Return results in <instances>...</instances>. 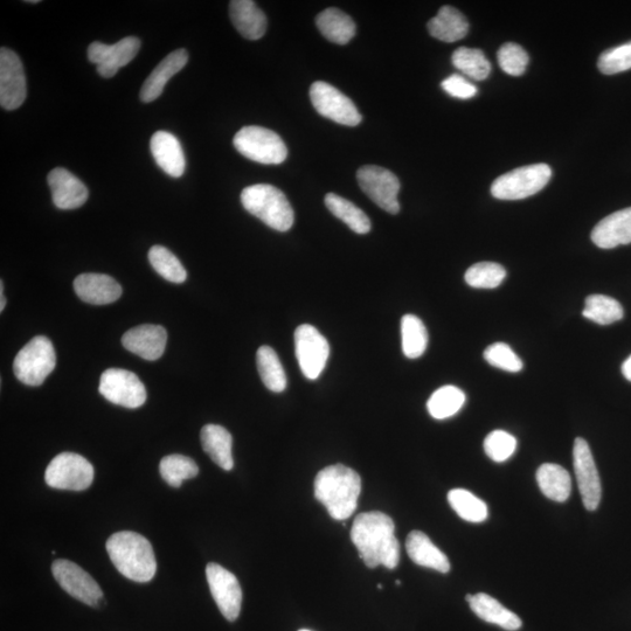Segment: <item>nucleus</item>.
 <instances>
[{"instance_id": "nucleus-1", "label": "nucleus", "mask_w": 631, "mask_h": 631, "mask_svg": "<svg viewBox=\"0 0 631 631\" xmlns=\"http://www.w3.org/2000/svg\"><path fill=\"white\" fill-rule=\"evenodd\" d=\"M394 532L393 519L383 512H364L357 516L351 540L367 567L384 566L393 570L399 565L400 544Z\"/></svg>"}, {"instance_id": "nucleus-2", "label": "nucleus", "mask_w": 631, "mask_h": 631, "mask_svg": "<svg viewBox=\"0 0 631 631\" xmlns=\"http://www.w3.org/2000/svg\"><path fill=\"white\" fill-rule=\"evenodd\" d=\"M362 492V480L355 470L336 464L318 473L315 480V497L336 520H345L356 511Z\"/></svg>"}, {"instance_id": "nucleus-3", "label": "nucleus", "mask_w": 631, "mask_h": 631, "mask_svg": "<svg viewBox=\"0 0 631 631\" xmlns=\"http://www.w3.org/2000/svg\"><path fill=\"white\" fill-rule=\"evenodd\" d=\"M107 552L116 570L136 582H149L157 572L154 549L149 540L136 532L114 533L107 540Z\"/></svg>"}, {"instance_id": "nucleus-4", "label": "nucleus", "mask_w": 631, "mask_h": 631, "mask_svg": "<svg viewBox=\"0 0 631 631\" xmlns=\"http://www.w3.org/2000/svg\"><path fill=\"white\" fill-rule=\"evenodd\" d=\"M245 210L275 231L287 232L294 225L295 214L289 200L277 187L256 184L241 193Z\"/></svg>"}, {"instance_id": "nucleus-5", "label": "nucleus", "mask_w": 631, "mask_h": 631, "mask_svg": "<svg viewBox=\"0 0 631 631\" xmlns=\"http://www.w3.org/2000/svg\"><path fill=\"white\" fill-rule=\"evenodd\" d=\"M57 356L50 339L44 336L34 337L27 343L13 362L18 380L27 386H40L54 371Z\"/></svg>"}, {"instance_id": "nucleus-6", "label": "nucleus", "mask_w": 631, "mask_h": 631, "mask_svg": "<svg viewBox=\"0 0 631 631\" xmlns=\"http://www.w3.org/2000/svg\"><path fill=\"white\" fill-rule=\"evenodd\" d=\"M552 177L547 164L523 166L498 177L491 186V194L499 200H522L542 191Z\"/></svg>"}, {"instance_id": "nucleus-7", "label": "nucleus", "mask_w": 631, "mask_h": 631, "mask_svg": "<svg viewBox=\"0 0 631 631\" xmlns=\"http://www.w3.org/2000/svg\"><path fill=\"white\" fill-rule=\"evenodd\" d=\"M233 144L242 156L251 161L265 164H282L288 157L287 145L274 131L249 126L234 136Z\"/></svg>"}, {"instance_id": "nucleus-8", "label": "nucleus", "mask_w": 631, "mask_h": 631, "mask_svg": "<svg viewBox=\"0 0 631 631\" xmlns=\"http://www.w3.org/2000/svg\"><path fill=\"white\" fill-rule=\"evenodd\" d=\"M45 481L54 489L83 491L94 481V468L81 455L62 453L48 464Z\"/></svg>"}, {"instance_id": "nucleus-9", "label": "nucleus", "mask_w": 631, "mask_h": 631, "mask_svg": "<svg viewBox=\"0 0 631 631\" xmlns=\"http://www.w3.org/2000/svg\"><path fill=\"white\" fill-rule=\"evenodd\" d=\"M310 100L318 114L342 126L356 127L363 120L355 103L327 82L318 81L311 86Z\"/></svg>"}, {"instance_id": "nucleus-10", "label": "nucleus", "mask_w": 631, "mask_h": 631, "mask_svg": "<svg viewBox=\"0 0 631 631\" xmlns=\"http://www.w3.org/2000/svg\"><path fill=\"white\" fill-rule=\"evenodd\" d=\"M360 189L364 191L374 204L391 214L400 211V182L393 172L380 166L366 165L357 172Z\"/></svg>"}, {"instance_id": "nucleus-11", "label": "nucleus", "mask_w": 631, "mask_h": 631, "mask_svg": "<svg viewBox=\"0 0 631 631\" xmlns=\"http://www.w3.org/2000/svg\"><path fill=\"white\" fill-rule=\"evenodd\" d=\"M295 351L304 377L310 380L320 377L330 356L327 338L312 325L302 324L295 331Z\"/></svg>"}, {"instance_id": "nucleus-12", "label": "nucleus", "mask_w": 631, "mask_h": 631, "mask_svg": "<svg viewBox=\"0 0 631 631\" xmlns=\"http://www.w3.org/2000/svg\"><path fill=\"white\" fill-rule=\"evenodd\" d=\"M99 391L115 405L135 409L147 401V390L135 373L122 369H109L101 376Z\"/></svg>"}, {"instance_id": "nucleus-13", "label": "nucleus", "mask_w": 631, "mask_h": 631, "mask_svg": "<svg viewBox=\"0 0 631 631\" xmlns=\"http://www.w3.org/2000/svg\"><path fill=\"white\" fill-rule=\"evenodd\" d=\"M52 573L58 584L73 596L88 606H97L103 599V592L99 584L83 568L66 559L55 560Z\"/></svg>"}, {"instance_id": "nucleus-14", "label": "nucleus", "mask_w": 631, "mask_h": 631, "mask_svg": "<svg viewBox=\"0 0 631 631\" xmlns=\"http://www.w3.org/2000/svg\"><path fill=\"white\" fill-rule=\"evenodd\" d=\"M573 466L582 502L588 511H595L601 502L602 487L592 450L584 439L574 441Z\"/></svg>"}, {"instance_id": "nucleus-15", "label": "nucleus", "mask_w": 631, "mask_h": 631, "mask_svg": "<svg viewBox=\"0 0 631 631\" xmlns=\"http://www.w3.org/2000/svg\"><path fill=\"white\" fill-rule=\"evenodd\" d=\"M206 578L221 614L228 621L237 620L242 603V591L237 577L223 566L210 563L206 567Z\"/></svg>"}, {"instance_id": "nucleus-16", "label": "nucleus", "mask_w": 631, "mask_h": 631, "mask_svg": "<svg viewBox=\"0 0 631 631\" xmlns=\"http://www.w3.org/2000/svg\"><path fill=\"white\" fill-rule=\"evenodd\" d=\"M26 78L22 60L16 52L0 50V104L6 110H16L26 100Z\"/></svg>"}, {"instance_id": "nucleus-17", "label": "nucleus", "mask_w": 631, "mask_h": 631, "mask_svg": "<svg viewBox=\"0 0 631 631\" xmlns=\"http://www.w3.org/2000/svg\"><path fill=\"white\" fill-rule=\"evenodd\" d=\"M140 48L141 40L136 37L124 38L115 45L95 41L88 48V59L97 66L102 78L110 79L136 58Z\"/></svg>"}, {"instance_id": "nucleus-18", "label": "nucleus", "mask_w": 631, "mask_h": 631, "mask_svg": "<svg viewBox=\"0 0 631 631\" xmlns=\"http://www.w3.org/2000/svg\"><path fill=\"white\" fill-rule=\"evenodd\" d=\"M166 342V330L161 325L154 324L140 325L126 332L122 338L124 348L149 362L163 356Z\"/></svg>"}, {"instance_id": "nucleus-19", "label": "nucleus", "mask_w": 631, "mask_h": 631, "mask_svg": "<svg viewBox=\"0 0 631 631\" xmlns=\"http://www.w3.org/2000/svg\"><path fill=\"white\" fill-rule=\"evenodd\" d=\"M48 185L51 187L53 203L60 210H75L85 205L89 197L86 185L64 168L50 172Z\"/></svg>"}, {"instance_id": "nucleus-20", "label": "nucleus", "mask_w": 631, "mask_h": 631, "mask_svg": "<svg viewBox=\"0 0 631 631\" xmlns=\"http://www.w3.org/2000/svg\"><path fill=\"white\" fill-rule=\"evenodd\" d=\"M74 290L83 302L94 305L112 304L122 295V287L113 277L103 274H82L74 281Z\"/></svg>"}, {"instance_id": "nucleus-21", "label": "nucleus", "mask_w": 631, "mask_h": 631, "mask_svg": "<svg viewBox=\"0 0 631 631\" xmlns=\"http://www.w3.org/2000/svg\"><path fill=\"white\" fill-rule=\"evenodd\" d=\"M591 237L594 245L602 249L631 244V207L602 219Z\"/></svg>"}, {"instance_id": "nucleus-22", "label": "nucleus", "mask_w": 631, "mask_h": 631, "mask_svg": "<svg viewBox=\"0 0 631 631\" xmlns=\"http://www.w3.org/2000/svg\"><path fill=\"white\" fill-rule=\"evenodd\" d=\"M150 147L156 163L165 173L175 178L184 175V151L176 136L168 131H157L151 138Z\"/></svg>"}, {"instance_id": "nucleus-23", "label": "nucleus", "mask_w": 631, "mask_h": 631, "mask_svg": "<svg viewBox=\"0 0 631 631\" xmlns=\"http://www.w3.org/2000/svg\"><path fill=\"white\" fill-rule=\"evenodd\" d=\"M189 61V53L186 50L172 52L161 61L154 71L145 80L141 89V100L149 103L162 95L166 83L186 66Z\"/></svg>"}, {"instance_id": "nucleus-24", "label": "nucleus", "mask_w": 631, "mask_h": 631, "mask_svg": "<svg viewBox=\"0 0 631 631\" xmlns=\"http://www.w3.org/2000/svg\"><path fill=\"white\" fill-rule=\"evenodd\" d=\"M230 15L235 29L248 40H259L267 31V17L252 0H233Z\"/></svg>"}, {"instance_id": "nucleus-25", "label": "nucleus", "mask_w": 631, "mask_h": 631, "mask_svg": "<svg viewBox=\"0 0 631 631\" xmlns=\"http://www.w3.org/2000/svg\"><path fill=\"white\" fill-rule=\"evenodd\" d=\"M406 550L409 558L416 565L432 568L434 571L446 574L450 571V563L445 553L436 547L424 532L413 531L406 540Z\"/></svg>"}, {"instance_id": "nucleus-26", "label": "nucleus", "mask_w": 631, "mask_h": 631, "mask_svg": "<svg viewBox=\"0 0 631 631\" xmlns=\"http://www.w3.org/2000/svg\"><path fill=\"white\" fill-rule=\"evenodd\" d=\"M471 610L480 617L481 620L496 624L508 631H516L523 626L522 620L511 610L505 608L492 596L484 593L467 595Z\"/></svg>"}, {"instance_id": "nucleus-27", "label": "nucleus", "mask_w": 631, "mask_h": 631, "mask_svg": "<svg viewBox=\"0 0 631 631\" xmlns=\"http://www.w3.org/2000/svg\"><path fill=\"white\" fill-rule=\"evenodd\" d=\"M200 440L205 453L217 466L226 471L233 469V439L227 429L218 425H206L201 429Z\"/></svg>"}, {"instance_id": "nucleus-28", "label": "nucleus", "mask_w": 631, "mask_h": 631, "mask_svg": "<svg viewBox=\"0 0 631 631\" xmlns=\"http://www.w3.org/2000/svg\"><path fill=\"white\" fill-rule=\"evenodd\" d=\"M428 31L432 37L443 43H456L466 38L469 23L459 10L452 6H443L438 15L428 23Z\"/></svg>"}, {"instance_id": "nucleus-29", "label": "nucleus", "mask_w": 631, "mask_h": 631, "mask_svg": "<svg viewBox=\"0 0 631 631\" xmlns=\"http://www.w3.org/2000/svg\"><path fill=\"white\" fill-rule=\"evenodd\" d=\"M539 489L551 501L564 503L571 496L572 480L568 471L558 464L545 463L536 474Z\"/></svg>"}, {"instance_id": "nucleus-30", "label": "nucleus", "mask_w": 631, "mask_h": 631, "mask_svg": "<svg viewBox=\"0 0 631 631\" xmlns=\"http://www.w3.org/2000/svg\"><path fill=\"white\" fill-rule=\"evenodd\" d=\"M316 25L322 36L331 43L346 45L356 36V24L346 13L338 9H328L316 18Z\"/></svg>"}, {"instance_id": "nucleus-31", "label": "nucleus", "mask_w": 631, "mask_h": 631, "mask_svg": "<svg viewBox=\"0 0 631 631\" xmlns=\"http://www.w3.org/2000/svg\"><path fill=\"white\" fill-rule=\"evenodd\" d=\"M325 205L328 210L339 220L348 225L357 234H367L371 231V220L364 211L360 210L351 201L346 200L335 193L327 194Z\"/></svg>"}, {"instance_id": "nucleus-32", "label": "nucleus", "mask_w": 631, "mask_h": 631, "mask_svg": "<svg viewBox=\"0 0 631 631\" xmlns=\"http://www.w3.org/2000/svg\"><path fill=\"white\" fill-rule=\"evenodd\" d=\"M256 364L263 384L269 391L281 393L287 388V376L277 353L269 346H261L256 353Z\"/></svg>"}, {"instance_id": "nucleus-33", "label": "nucleus", "mask_w": 631, "mask_h": 631, "mask_svg": "<svg viewBox=\"0 0 631 631\" xmlns=\"http://www.w3.org/2000/svg\"><path fill=\"white\" fill-rule=\"evenodd\" d=\"M466 394L459 387L448 385L436 390L427 402L429 414L436 420L452 418L466 404Z\"/></svg>"}, {"instance_id": "nucleus-34", "label": "nucleus", "mask_w": 631, "mask_h": 631, "mask_svg": "<svg viewBox=\"0 0 631 631\" xmlns=\"http://www.w3.org/2000/svg\"><path fill=\"white\" fill-rule=\"evenodd\" d=\"M402 351L409 359H418L427 350L428 332L424 322L415 315H405L401 320Z\"/></svg>"}, {"instance_id": "nucleus-35", "label": "nucleus", "mask_w": 631, "mask_h": 631, "mask_svg": "<svg viewBox=\"0 0 631 631\" xmlns=\"http://www.w3.org/2000/svg\"><path fill=\"white\" fill-rule=\"evenodd\" d=\"M582 316L600 325H609L622 320L624 310L619 301L606 295H591L586 298Z\"/></svg>"}, {"instance_id": "nucleus-36", "label": "nucleus", "mask_w": 631, "mask_h": 631, "mask_svg": "<svg viewBox=\"0 0 631 631\" xmlns=\"http://www.w3.org/2000/svg\"><path fill=\"white\" fill-rule=\"evenodd\" d=\"M448 502L457 515L467 522L482 523L489 516L487 504L468 490L454 489L450 491Z\"/></svg>"}, {"instance_id": "nucleus-37", "label": "nucleus", "mask_w": 631, "mask_h": 631, "mask_svg": "<svg viewBox=\"0 0 631 631\" xmlns=\"http://www.w3.org/2000/svg\"><path fill=\"white\" fill-rule=\"evenodd\" d=\"M453 65L468 78L483 81L491 73V65L484 53L475 48L460 47L453 54Z\"/></svg>"}, {"instance_id": "nucleus-38", "label": "nucleus", "mask_w": 631, "mask_h": 631, "mask_svg": "<svg viewBox=\"0 0 631 631\" xmlns=\"http://www.w3.org/2000/svg\"><path fill=\"white\" fill-rule=\"evenodd\" d=\"M163 480L173 488H179L184 481L199 474V467L190 457L184 455L165 456L159 464Z\"/></svg>"}, {"instance_id": "nucleus-39", "label": "nucleus", "mask_w": 631, "mask_h": 631, "mask_svg": "<svg viewBox=\"0 0 631 631\" xmlns=\"http://www.w3.org/2000/svg\"><path fill=\"white\" fill-rule=\"evenodd\" d=\"M149 261L152 268L172 283H183L187 279V273L177 256L163 246H154L149 251Z\"/></svg>"}, {"instance_id": "nucleus-40", "label": "nucleus", "mask_w": 631, "mask_h": 631, "mask_svg": "<svg viewBox=\"0 0 631 631\" xmlns=\"http://www.w3.org/2000/svg\"><path fill=\"white\" fill-rule=\"evenodd\" d=\"M506 270L495 262H480L471 266L464 276L470 287L495 289L505 280Z\"/></svg>"}, {"instance_id": "nucleus-41", "label": "nucleus", "mask_w": 631, "mask_h": 631, "mask_svg": "<svg viewBox=\"0 0 631 631\" xmlns=\"http://www.w3.org/2000/svg\"><path fill=\"white\" fill-rule=\"evenodd\" d=\"M517 440L515 436L505 431H494L484 440V452L492 461L502 463L508 461L515 454Z\"/></svg>"}, {"instance_id": "nucleus-42", "label": "nucleus", "mask_w": 631, "mask_h": 631, "mask_svg": "<svg viewBox=\"0 0 631 631\" xmlns=\"http://www.w3.org/2000/svg\"><path fill=\"white\" fill-rule=\"evenodd\" d=\"M497 58L502 71L512 76L523 75L530 60L524 48L515 43H508L499 48Z\"/></svg>"}, {"instance_id": "nucleus-43", "label": "nucleus", "mask_w": 631, "mask_h": 631, "mask_svg": "<svg viewBox=\"0 0 631 631\" xmlns=\"http://www.w3.org/2000/svg\"><path fill=\"white\" fill-rule=\"evenodd\" d=\"M484 359L491 366L506 372L517 373L522 371L524 367L523 360L505 343H495L488 346L487 350L484 351Z\"/></svg>"}, {"instance_id": "nucleus-44", "label": "nucleus", "mask_w": 631, "mask_h": 631, "mask_svg": "<svg viewBox=\"0 0 631 631\" xmlns=\"http://www.w3.org/2000/svg\"><path fill=\"white\" fill-rule=\"evenodd\" d=\"M598 67L601 73L614 75L631 69V41L614 48H610L600 55Z\"/></svg>"}, {"instance_id": "nucleus-45", "label": "nucleus", "mask_w": 631, "mask_h": 631, "mask_svg": "<svg viewBox=\"0 0 631 631\" xmlns=\"http://www.w3.org/2000/svg\"><path fill=\"white\" fill-rule=\"evenodd\" d=\"M443 90L455 99L469 100L477 95L478 89L462 75L453 74L441 83Z\"/></svg>"}, {"instance_id": "nucleus-46", "label": "nucleus", "mask_w": 631, "mask_h": 631, "mask_svg": "<svg viewBox=\"0 0 631 631\" xmlns=\"http://www.w3.org/2000/svg\"><path fill=\"white\" fill-rule=\"evenodd\" d=\"M623 377L631 381V356L622 365Z\"/></svg>"}, {"instance_id": "nucleus-47", "label": "nucleus", "mask_w": 631, "mask_h": 631, "mask_svg": "<svg viewBox=\"0 0 631 631\" xmlns=\"http://www.w3.org/2000/svg\"><path fill=\"white\" fill-rule=\"evenodd\" d=\"M5 304H6V300L4 296V283L2 281L0 282V311H4Z\"/></svg>"}, {"instance_id": "nucleus-48", "label": "nucleus", "mask_w": 631, "mask_h": 631, "mask_svg": "<svg viewBox=\"0 0 631 631\" xmlns=\"http://www.w3.org/2000/svg\"><path fill=\"white\" fill-rule=\"evenodd\" d=\"M25 3H31V4H38V0H30V2H25Z\"/></svg>"}, {"instance_id": "nucleus-49", "label": "nucleus", "mask_w": 631, "mask_h": 631, "mask_svg": "<svg viewBox=\"0 0 631 631\" xmlns=\"http://www.w3.org/2000/svg\"><path fill=\"white\" fill-rule=\"evenodd\" d=\"M395 585L400 586L401 585V581L400 580L395 581Z\"/></svg>"}, {"instance_id": "nucleus-50", "label": "nucleus", "mask_w": 631, "mask_h": 631, "mask_svg": "<svg viewBox=\"0 0 631 631\" xmlns=\"http://www.w3.org/2000/svg\"><path fill=\"white\" fill-rule=\"evenodd\" d=\"M378 589H383V585H378Z\"/></svg>"}, {"instance_id": "nucleus-51", "label": "nucleus", "mask_w": 631, "mask_h": 631, "mask_svg": "<svg viewBox=\"0 0 631 631\" xmlns=\"http://www.w3.org/2000/svg\"><path fill=\"white\" fill-rule=\"evenodd\" d=\"M300 631H310V630H305V629H303V630H300Z\"/></svg>"}]
</instances>
